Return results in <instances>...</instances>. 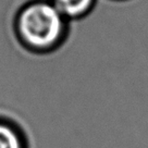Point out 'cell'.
<instances>
[{"instance_id":"6da1fadb","label":"cell","mask_w":148,"mask_h":148,"mask_svg":"<svg viewBox=\"0 0 148 148\" xmlns=\"http://www.w3.org/2000/svg\"><path fill=\"white\" fill-rule=\"evenodd\" d=\"M68 20L51 1H33L20 10L15 34L28 51L45 53L57 49L65 39Z\"/></svg>"},{"instance_id":"7a4b0ae2","label":"cell","mask_w":148,"mask_h":148,"mask_svg":"<svg viewBox=\"0 0 148 148\" xmlns=\"http://www.w3.org/2000/svg\"><path fill=\"white\" fill-rule=\"evenodd\" d=\"M68 21L86 16L96 5L97 0H50Z\"/></svg>"},{"instance_id":"3957f363","label":"cell","mask_w":148,"mask_h":148,"mask_svg":"<svg viewBox=\"0 0 148 148\" xmlns=\"http://www.w3.org/2000/svg\"><path fill=\"white\" fill-rule=\"evenodd\" d=\"M0 148H27L23 131L5 119H0Z\"/></svg>"}]
</instances>
